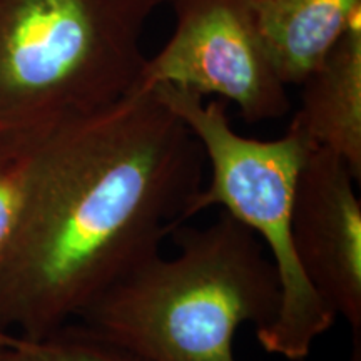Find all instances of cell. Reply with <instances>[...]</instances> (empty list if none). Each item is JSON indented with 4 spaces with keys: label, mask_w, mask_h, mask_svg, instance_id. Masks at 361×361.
<instances>
[{
    "label": "cell",
    "mask_w": 361,
    "mask_h": 361,
    "mask_svg": "<svg viewBox=\"0 0 361 361\" xmlns=\"http://www.w3.org/2000/svg\"><path fill=\"white\" fill-rule=\"evenodd\" d=\"M204 152L135 87L34 144L24 206L0 264V329L42 341L161 252L202 188Z\"/></svg>",
    "instance_id": "1"
},
{
    "label": "cell",
    "mask_w": 361,
    "mask_h": 361,
    "mask_svg": "<svg viewBox=\"0 0 361 361\" xmlns=\"http://www.w3.org/2000/svg\"><path fill=\"white\" fill-rule=\"evenodd\" d=\"M173 258L152 256L79 316L94 335L146 361H236L239 326L276 318L279 278L259 238L226 211L211 224H180Z\"/></svg>",
    "instance_id": "2"
},
{
    "label": "cell",
    "mask_w": 361,
    "mask_h": 361,
    "mask_svg": "<svg viewBox=\"0 0 361 361\" xmlns=\"http://www.w3.org/2000/svg\"><path fill=\"white\" fill-rule=\"evenodd\" d=\"M161 0H0V151L137 87Z\"/></svg>",
    "instance_id": "3"
},
{
    "label": "cell",
    "mask_w": 361,
    "mask_h": 361,
    "mask_svg": "<svg viewBox=\"0 0 361 361\" xmlns=\"http://www.w3.org/2000/svg\"><path fill=\"white\" fill-rule=\"evenodd\" d=\"M152 92L188 126L209 162V183L192 196L186 221L219 206L251 229L268 251L279 278L281 300L276 318L256 331L269 355L303 361L336 316L311 286L293 241V200L306 157L316 149L295 126L273 141L238 134L221 99L159 84Z\"/></svg>",
    "instance_id": "4"
},
{
    "label": "cell",
    "mask_w": 361,
    "mask_h": 361,
    "mask_svg": "<svg viewBox=\"0 0 361 361\" xmlns=\"http://www.w3.org/2000/svg\"><path fill=\"white\" fill-rule=\"evenodd\" d=\"M171 39L139 78V89L159 84L234 102L250 124L281 119L291 109L288 85L271 64L256 25L252 0H169Z\"/></svg>",
    "instance_id": "5"
},
{
    "label": "cell",
    "mask_w": 361,
    "mask_h": 361,
    "mask_svg": "<svg viewBox=\"0 0 361 361\" xmlns=\"http://www.w3.org/2000/svg\"><path fill=\"white\" fill-rule=\"evenodd\" d=\"M345 161L316 147L293 200V241L305 276L351 335L361 336V201Z\"/></svg>",
    "instance_id": "6"
},
{
    "label": "cell",
    "mask_w": 361,
    "mask_h": 361,
    "mask_svg": "<svg viewBox=\"0 0 361 361\" xmlns=\"http://www.w3.org/2000/svg\"><path fill=\"white\" fill-rule=\"evenodd\" d=\"M291 123L314 147L348 164L361 180V12L326 61L301 84Z\"/></svg>",
    "instance_id": "7"
},
{
    "label": "cell",
    "mask_w": 361,
    "mask_h": 361,
    "mask_svg": "<svg viewBox=\"0 0 361 361\" xmlns=\"http://www.w3.org/2000/svg\"><path fill=\"white\" fill-rule=\"evenodd\" d=\"M256 25L284 85H301L336 47L361 0H252Z\"/></svg>",
    "instance_id": "8"
},
{
    "label": "cell",
    "mask_w": 361,
    "mask_h": 361,
    "mask_svg": "<svg viewBox=\"0 0 361 361\" xmlns=\"http://www.w3.org/2000/svg\"><path fill=\"white\" fill-rule=\"evenodd\" d=\"M27 343L42 361H146L94 335L75 322L57 329L42 341Z\"/></svg>",
    "instance_id": "9"
},
{
    "label": "cell",
    "mask_w": 361,
    "mask_h": 361,
    "mask_svg": "<svg viewBox=\"0 0 361 361\" xmlns=\"http://www.w3.org/2000/svg\"><path fill=\"white\" fill-rule=\"evenodd\" d=\"M34 144L0 151V264L6 258L24 206Z\"/></svg>",
    "instance_id": "10"
},
{
    "label": "cell",
    "mask_w": 361,
    "mask_h": 361,
    "mask_svg": "<svg viewBox=\"0 0 361 361\" xmlns=\"http://www.w3.org/2000/svg\"><path fill=\"white\" fill-rule=\"evenodd\" d=\"M0 361H42L34 353L24 338L17 336L16 343L8 348L6 353L0 356Z\"/></svg>",
    "instance_id": "11"
},
{
    "label": "cell",
    "mask_w": 361,
    "mask_h": 361,
    "mask_svg": "<svg viewBox=\"0 0 361 361\" xmlns=\"http://www.w3.org/2000/svg\"><path fill=\"white\" fill-rule=\"evenodd\" d=\"M16 338H17V335H13V333H8V331H4V329H0V356L6 353V351L11 348L13 343H16Z\"/></svg>",
    "instance_id": "12"
},
{
    "label": "cell",
    "mask_w": 361,
    "mask_h": 361,
    "mask_svg": "<svg viewBox=\"0 0 361 361\" xmlns=\"http://www.w3.org/2000/svg\"><path fill=\"white\" fill-rule=\"evenodd\" d=\"M348 361H361V336H353V350Z\"/></svg>",
    "instance_id": "13"
},
{
    "label": "cell",
    "mask_w": 361,
    "mask_h": 361,
    "mask_svg": "<svg viewBox=\"0 0 361 361\" xmlns=\"http://www.w3.org/2000/svg\"><path fill=\"white\" fill-rule=\"evenodd\" d=\"M161 2H162V4H164V2H169V0H161Z\"/></svg>",
    "instance_id": "14"
}]
</instances>
